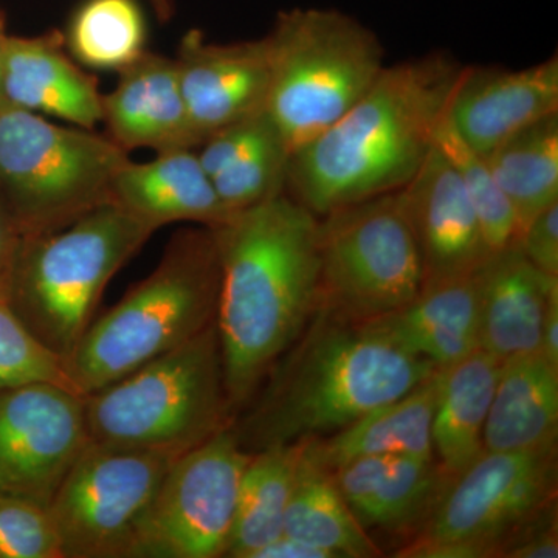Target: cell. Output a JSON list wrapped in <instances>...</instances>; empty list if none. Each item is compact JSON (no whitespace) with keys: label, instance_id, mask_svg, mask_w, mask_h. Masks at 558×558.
<instances>
[{"label":"cell","instance_id":"6da1fadb","mask_svg":"<svg viewBox=\"0 0 558 558\" xmlns=\"http://www.w3.org/2000/svg\"><path fill=\"white\" fill-rule=\"evenodd\" d=\"M218 248V328L234 413L318 310V218L288 193L211 227Z\"/></svg>","mask_w":558,"mask_h":558},{"label":"cell","instance_id":"7a4b0ae2","mask_svg":"<svg viewBox=\"0 0 558 558\" xmlns=\"http://www.w3.org/2000/svg\"><path fill=\"white\" fill-rule=\"evenodd\" d=\"M462 68L444 51L385 65L351 109L290 154L286 193L322 218L402 189L435 149Z\"/></svg>","mask_w":558,"mask_h":558},{"label":"cell","instance_id":"3957f363","mask_svg":"<svg viewBox=\"0 0 558 558\" xmlns=\"http://www.w3.org/2000/svg\"><path fill=\"white\" fill-rule=\"evenodd\" d=\"M438 369L365 326L317 310L231 432L248 453L326 438Z\"/></svg>","mask_w":558,"mask_h":558},{"label":"cell","instance_id":"277c9868","mask_svg":"<svg viewBox=\"0 0 558 558\" xmlns=\"http://www.w3.org/2000/svg\"><path fill=\"white\" fill-rule=\"evenodd\" d=\"M219 284L213 231H178L156 269L94 319L69 359L70 379L89 395L199 336L216 323Z\"/></svg>","mask_w":558,"mask_h":558},{"label":"cell","instance_id":"5b68a950","mask_svg":"<svg viewBox=\"0 0 558 558\" xmlns=\"http://www.w3.org/2000/svg\"><path fill=\"white\" fill-rule=\"evenodd\" d=\"M154 233L110 202L60 230L24 236L7 304L68 365L97 318L110 279Z\"/></svg>","mask_w":558,"mask_h":558},{"label":"cell","instance_id":"8992f818","mask_svg":"<svg viewBox=\"0 0 558 558\" xmlns=\"http://www.w3.org/2000/svg\"><path fill=\"white\" fill-rule=\"evenodd\" d=\"M84 400L92 442L174 457L230 428L236 417L216 323Z\"/></svg>","mask_w":558,"mask_h":558},{"label":"cell","instance_id":"52a82bcc","mask_svg":"<svg viewBox=\"0 0 558 558\" xmlns=\"http://www.w3.org/2000/svg\"><path fill=\"white\" fill-rule=\"evenodd\" d=\"M267 36L274 72L266 112L290 154L336 123L385 69L379 36L343 11H279Z\"/></svg>","mask_w":558,"mask_h":558},{"label":"cell","instance_id":"ba28073f","mask_svg":"<svg viewBox=\"0 0 558 558\" xmlns=\"http://www.w3.org/2000/svg\"><path fill=\"white\" fill-rule=\"evenodd\" d=\"M130 159L106 134L0 105V201L24 236L110 204Z\"/></svg>","mask_w":558,"mask_h":558},{"label":"cell","instance_id":"9c48e42d","mask_svg":"<svg viewBox=\"0 0 558 558\" xmlns=\"http://www.w3.org/2000/svg\"><path fill=\"white\" fill-rule=\"evenodd\" d=\"M557 446L483 451L450 480L400 558H502L513 537L557 502Z\"/></svg>","mask_w":558,"mask_h":558},{"label":"cell","instance_id":"30bf717a","mask_svg":"<svg viewBox=\"0 0 558 558\" xmlns=\"http://www.w3.org/2000/svg\"><path fill=\"white\" fill-rule=\"evenodd\" d=\"M318 310L365 323L417 295L424 270L398 191L318 218Z\"/></svg>","mask_w":558,"mask_h":558},{"label":"cell","instance_id":"8fae6325","mask_svg":"<svg viewBox=\"0 0 558 558\" xmlns=\"http://www.w3.org/2000/svg\"><path fill=\"white\" fill-rule=\"evenodd\" d=\"M250 458L231 427L180 454L140 520L128 558L226 557Z\"/></svg>","mask_w":558,"mask_h":558},{"label":"cell","instance_id":"7c38bea8","mask_svg":"<svg viewBox=\"0 0 558 558\" xmlns=\"http://www.w3.org/2000/svg\"><path fill=\"white\" fill-rule=\"evenodd\" d=\"M178 458L90 442L49 505L62 558H128L135 529Z\"/></svg>","mask_w":558,"mask_h":558},{"label":"cell","instance_id":"4fadbf2b","mask_svg":"<svg viewBox=\"0 0 558 558\" xmlns=\"http://www.w3.org/2000/svg\"><path fill=\"white\" fill-rule=\"evenodd\" d=\"M92 442L76 389L33 381L0 391V488L50 505Z\"/></svg>","mask_w":558,"mask_h":558},{"label":"cell","instance_id":"5bb4252c","mask_svg":"<svg viewBox=\"0 0 558 558\" xmlns=\"http://www.w3.org/2000/svg\"><path fill=\"white\" fill-rule=\"evenodd\" d=\"M174 60L201 143L234 121L266 110L274 72L269 36L211 43L193 28L180 39Z\"/></svg>","mask_w":558,"mask_h":558},{"label":"cell","instance_id":"9a60e30c","mask_svg":"<svg viewBox=\"0 0 558 558\" xmlns=\"http://www.w3.org/2000/svg\"><path fill=\"white\" fill-rule=\"evenodd\" d=\"M398 196L421 256L422 284L475 274L490 256L464 183L438 146Z\"/></svg>","mask_w":558,"mask_h":558},{"label":"cell","instance_id":"2e32d148","mask_svg":"<svg viewBox=\"0 0 558 558\" xmlns=\"http://www.w3.org/2000/svg\"><path fill=\"white\" fill-rule=\"evenodd\" d=\"M558 113V57L524 69L464 65L447 121L470 148L487 156L524 128Z\"/></svg>","mask_w":558,"mask_h":558},{"label":"cell","instance_id":"e0dca14e","mask_svg":"<svg viewBox=\"0 0 558 558\" xmlns=\"http://www.w3.org/2000/svg\"><path fill=\"white\" fill-rule=\"evenodd\" d=\"M0 105L97 131L102 120L98 81L70 57L58 28L10 35L0 70Z\"/></svg>","mask_w":558,"mask_h":558},{"label":"cell","instance_id":"ac0fdd59","mask_svg":"<svg viewBox=\"0 0 558 558\" xmlns=\"http://www.w3.org/2000/svg\"><path fill=\"white\" fill-rule=\"evenodd\" d=\"M102 126L124 153L196 149L194 131L174 58L146 51L119 73L109 94H102Z\"/></svg>","mask_w":558,"mask_h":558},{"label":"cell","instance_id":"d6986e66","mask_svg":"<svg viewBox=\"0 0 558 558\" xmlns=\"http://www.w3.org/2000/svg\"><path fill=\"white\" fill-rule=\"evenodd\" d=\"M341 497L366 532L411 535L427 523L450 476L435 459L384 454L332 470Z\"/></svg>","mask_w":558,"mask_h":558},{"label":"cell","instance_id":"ffe728a7","mask_svg":"<svg viewBox=\"0 0 558 558\" xmlns=\"http://www.w3.org/2000/svg\"><path fill=\"white\" fill-rule=\"evenodd\" d=\"M475 279L480 348L499 362L538 352L546 310L558 295V277L539 271L515 240L492 253Z\"/></svg>","mask_w":558,"mask_h":558},{"label":"cell","instance_id":"44dd1931","mask_svg":"<svg viewBox=\"0 0 558 558\" xmlns=\"http://www.w3.org/2000/svg\"><path fill=\"white\" fill-rule=\"evenodd\" d=\"M112 202L154 230L175 222L219 226L229 218L196 149L128 160L113 180Z\"/></svg>","mask_w":558,"mask_h":558},{"label":"cell","instance_id":"7402d4cb","mask_svg":"<svg viewBox=\"0 0 558 558\" xmlns=\"http://www.w3.org/2000/svg\"><path fill=\"white\" fill-rule=\"evenodd\" d=\"M357 325L438 368L449 366L480 348L475 274L425 282L405 306Z\"/></svg>","mask_w":558,"mask_h":558},{"label":"cell","instance_id":"603a6c76","mask_svg":"<svg viewBox=\"0 0 558 558\" xmlns=\"http://www.w3.org/2000/svg\"><path fill=\"white\" fill-rule=\"evenodd\" d=\"M196 153L229 215L286 191L290 149L266 110L216 131Z\"/></svg>","mask_w":558,"mask_h":558},{"label":"cell","instance_id":"cb8c5ba5","mask_svg":"<svg viewBox=\"0 0 558 558\" xmlns=\"http://www.w3.org/2000/svg\"><path fill=\"white\" fill-rule=\"evenodd\" d=\"M439 369L402 398L369 411L347 428L306 440V454L329 472L354 459L402 454L435 459L433 416L438 399Z\"/></svg>","mask_w":558,"mask_h":558},{"label":"cell","instance_id":"d4e9b609","mask_svg":"<svg viewBox=\"0 0 558 558\" xmlns=\"http://www.w3.org/2000/svg\"><path fill=\"white\" fill-rule=\"evenodd\" d=\"M558 368L539 352L501 362L484 425V451L557 446Z\"/></svg>","mask_w":558,"mask_h":558},{"label":"cell","instance_id":"484cf974","mask_svg":"<svg viewBox=\"0 0 558 558\" xmlns=\"http://www.w3.org/2000/svg\"><path fill=\"white\" fill-rule=\"evenodd\" d=\"M501 362L475 349L439 368L438 399L433 416L436 461L457 476L483 453V433Z\"/></svg>","mask_w":558,"mask_h":558},{"label":"cell","instance_id":"4316f807","mask_svg":"<svg viewBox=\"0 0 558 558\" xmlns=\"http://www.w3.org/2000/svg\"><path fill=\"white\" fill-rule=\"evenodd\" d=\"M304 446L306 440L252 453L242 473L226 557L253 558L284 534L286 512Z\"/></svg>","mask_w":558,"mask_h":558},{"label":"cell","instance_id":"83f0119b","mask_svg":"<svg viewBox=\"0 0 558 558\" xmlns=\"http://www.w3.org/2000/svg\"><path fill=\"white\" fill-rule=\"evenodd\" d=\"M284 534L328 550L333 558L381 556L341 497L332 473L307 457L306 446L286 512Z\"/></svg>","mask_w":558,"mask_h":558},{"label":"cell","instance_id":"f1b7e54d","mask_svg":"<svg viewBox=\"0 0 558 558\" xmlns=\"http://www.w3.org/2000/svg\"><path fill=\"white\" fill-rule=\"evenodd\" d=\"M484 157L509 201L519 238L529 220L558 202V113L517 132Z\"/></svg>","mask_w":558,"mask_h":558},{"label":"cell","instance_id":"f546056e","mask_svg":"<svg viewBox=\"0 0 558 558\" xmlns=\"http://www.w3.org/2000/svg\"><path fill=\"white\" fill-rule=\"evenodd\" d=\"M62 38L89 72H123L148 51L149 25L140 0H80Z\"/></svg>","mask_w":558,"mask_h":558},{"label":"cell","instance_id":"4dcf8cb0","mask_svg":"<svg viewBox=\"0 0 558 558\" xmlns=\"http://www.w3.org/2000/svg\"><path fill=\"white\" fill-rule=\"evenodd\" d=\"M436 146L447 159L457 168L459 178L464 183L476 216H478L481 230L488 253L505 248L510 242L517 240V220L510 208L509 201L499 189L497 180L488 168L486 157L470 148L449 121H444L440 128Z\"/></svg>","mask_w":558,"mask_h":558},{"label":"cell","instance_id":"1f68e13d","mask_svg":"<svg viewBox=\"0 0 558 558\" xmlns=\"http://www.w3.org/2000/svg\"><path fill=\"white\" fill-rule=\"evenodd\" d=\"M33 381H50L80 391L70 379L64 360L43 347L7 301H0V391Z\"/></svg>","mask_w":558,"mask_h":558},{"label":"cell","instance_id":"d6a6232c","mask_svg":"<svg viewBox=\"0 0 558 558\" xmlns=\"http://www.w3.org/2000/svg\"><path fill=\"white\" fill-rule=\"evenodd\" d=\"M0 558H62L49 505L0 488Z\"/></svg>","mask_w":558,"mask_h":558},{"label":"cell","instance_id":"836d02e7","mask_svg":"<svg viewBox=\"0 0 558 558\" xmlns=\"http://www.w3.org/2000/svg\"><path fill=\"white\" fill-rule=\"evenodd\" d=\"M517 241L539 271L558 277V202L529 220Z\"/></svg>","mask_w":558,"mask_h":558},{"label":"cell","instance_id":"e575fe53","mask_svg":"<svg viewBox=\"0 0 558 558\" xmlns=\"http://www.w3.org/2000/svg\"><path fill=\"white\" fill-rule=\"evenodd\" d=\"M24 234L9 209L0 201V301L9 299L11 279L20 258Z\"/></svg>","mask_w":558,"mask_h":558},{"label":"cell","instance_id":"d590c367","mask_svg":"<svg viewBox=\"0 0 558 558\" xmlns=\"http://www.w3.org/2000/svg\"><path fill=\"white\" fill-rule=\"evenodd\" d=\"M253 558H333V556L328 550L303 539L282 534L281 537L260 548Z\"/></svg>","mask_w":558,"mask_h":558},{"label":"cell","instance_id":"8d00e7d4","mask_svg":"<svg viewBox=\"0 0 558 558\" xmlns=\"http://www.w3.org/2000/svg\"><path fill=\"white\" fill-rule=\"evenodd\" d=\"M538 352L548 360L550 365L558 368V295L549 301L546 310Z\"/></svg>","mask_w":558,"mask_h":558},{"label":"cell","instance_id":"74e56055","mask_svg":"<svg viewBox=\"0 0 558 558\" xmlns=\"http://www.w3.org/2000/svg\"><path fill=\"white\" fill-rule=\"evenodd\" d=\"M149 3L160 22H168L174 16V2L172 0H149Z\"/></svg>","mask_w":558,"mask_h":558},{"label":"cell","instance_id":"f35d334b","mask_svg":"<svg viewBox=\"0 0 558 558\" xmlns=\"http://www.w3.org/2000/svg\"><path fill=\"white\" fill-rule=\"evenodd\" d=\"M9 32H7L5 14L0 10V70H2L3 54H5L7 43H9Z\"/></svg>","mask_w":558,"mask_h":558}]
</instances>
